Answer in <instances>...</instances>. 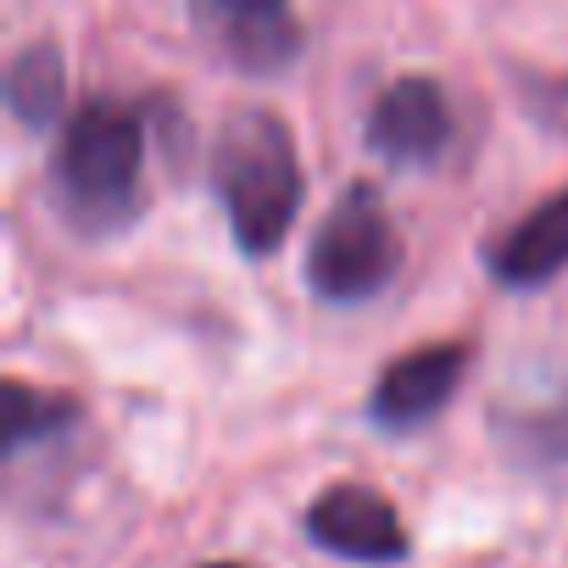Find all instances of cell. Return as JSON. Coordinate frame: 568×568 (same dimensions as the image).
Wrapping results in <instances>:
<instances>
[{"label":"cell","instance_id":"cell-1","mask_svg":"<svg viewBox=\"0 0 568 568\" xmlns=\"http://www.w3.org/2000/svg\"><path fill=\"white\" fill-rule=\"evenodd\" d=\"M212 184L229 212L234 245L245 256L278 251L302 212V156L284 118L262 106L234 112L212 151Z\"/></svg>","mask_w":568,"mask_h":568},{"label":"cell","instance_id":"cell-2","mask_svg":"<svg viewBox=\"0 0 568 568\" xmlns=\"http://www.w3.org/2000/svg\"><path fill=\"white\" fill-rule=\"evenodd\" d=\"M57 201L79 229H123L145 201V123L123 101H84L57 145Z\"/></svg>","mask_w":568,"mask_h":568},{"label":"cell","instance_id":"cell-3","mask_svg":"<svg viewBox=\"0 0 568 568\" xmlns=\"http://www.w3.org/2000/svg\"><path fill=\"white\" fill-rule=\"evenodd\" d=\"M402 267V234L390 223V206L374 184L341 190V201L324 212L313 245H307V291L329 307H352L379 296Z\"/></svg>","mask_w":568,"mask_h":568},{"label":"cell","instance_id":"cell-4","mask_svg":"<svg viewBox=\"0 0 568 568\" xmlns=\"http://www.w3.org/2000/svg\"><path fill=\"white\" fill-rule=\"evenodd\" d=\"M206 45L240 73H278L302 51V23L291 0H195Z\"/></svg>","mask_w":568,"mask_h":568},{"label":"cell","instance_id":"cell-5","mask_svg":"<svg viewBox=\"0 0 568 568\" xmlns=\"http://www.w3.org/2000/svg\"><path fill=\"white\" fill-rule=\"evenodd\" d=\"M452 145V101L435 79L413 73L379 90L368 106V151L390 168H435Z\"/></svg>","mask_w":568,"mask_h":568},{"label":"cell","instance_id":"cell-6","mask_svg":"<svg viewBox=\"0 0 568 568\" xmlns=\"http://www.w3.org/2000/svg\"><path fill=\"white\" fill-rule=\"evenodd\" d=\"M307 540L346 562H402L413 546L402 513L368 485H329L307 507Z\"/></svg>","mask_w":568,"mask_h":568},{"label":"cell","instance_id":"cell-7","mask_svg":"<svg viewBox=\"0 0 568 568\" xmlns=\"http://www.w3.org/2000/svg\"><path fill=\"white\" fill-rule=\"evenodd\" d=\"M463 374H468V346H457V341L418 346V352L396 357V363L379 374L368 413H374V424L390 429V435H402V429H424V424L457 396Z\"/></svg>","mask_w":568,"mask_h":568},{"label":"cell","instance_id":"cell-8","mask_svg":"<svg viewBox=\"0 0 568 568\" xmlns=\"http://www.w3.org/2000/svg\"><path fill=\"white\" fill-rule=\"evenodd\" d=\"M485 267L496 284L507 291H535V284H551L568 267V184L557 195H546L540 206H529L490 251Z\"/></svg>","mask_w":568,"mask_h":568},{"label":"cell","instance_id":"cell-9","mask_svg":"<svg viewBox=\"0 0 568 568\" xmlns=\"http://www.w3.org/2000/svg\"><path fill=\"white\" fill-rule=\"evenodd\" d=\"M62 90H68V73H62L57 45H29L7 73V101H12L18 123H29V129H45L62 112Z\"/></svg>","mask_w":568,"mask_h":568},{"label":"cell","instance_id":"cell-10","mask_svg":"<svg viewBox=\"0 0 568 568\" xmlns=\"http://www.w3.org/2000/svg\"><path fill=\"white\" fill-rule=\"evenodd\" d=\"M79 424V402L62 390H34L23 379H7V452L40 446Z\"/></svg>","mask_w":568,"mask_h":568},{"label":"cell","instance_id":"cell-11","mask_svg":"<svg viewBox=\"0 0 568 568\" xmlns=\"http://www.w3.org/2000/svg\"><path fill=\"white\" fill-rule=\"evenodd\" d=\"M201 568H245V562H201Z\"/></svg>","mask_w":568,"mask_h":568}]
</instances>
